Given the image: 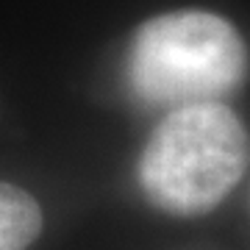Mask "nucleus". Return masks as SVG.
Returning <instances> with one entry per match:
<instances>
[{"label": "nucleus", "mask_w": 250, "mask_h": 250, "mask_svg": "<svg viewBox=\"0 0 250 250\" xmlns=\"http://www.w3.org/2000/svg\"><path fill=\"white\" fill-rule=\"evenodd\" d=\"M250 159L248 131L223 103L172 108L142 153L139 181L170 214H203L223 200Z\"/></svg>", "instance_id": "1"}, {"label": "nucleus", "mask_w": 250, "mask_h": 250, "mask_svg": "<svg viewBox=\"0 0 250 250\" xmlns=\"http://www.w3.org/2000/svg\"><path fill=\"white\" fill-rule=\"evenodd\" d=\"M248 72V50L228 20L208 11H172L147 20L128 53L134 92L156 106L217 103Z\"/></svg>", "instance_id": "2"}, {"label": "nucleus", "mask_w": 250, "mask_h": 250, "mask_svg": "<svg viewBox=\"0 0 250 250\" xmlns=\"http://www.w3.org/2000/svg\"><path fill=\"white\" fill-rule=\"evenodd\" d=\"M42 233V208L25 189L0 184V250H28Z\"/></svg>", "instance_id": "3"}]
</instances>
